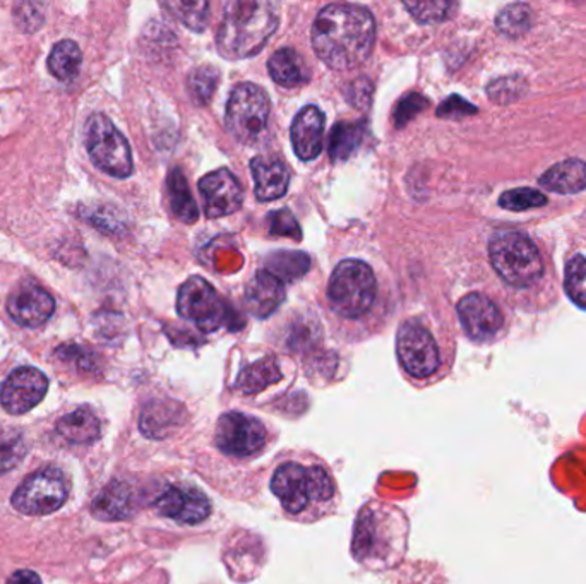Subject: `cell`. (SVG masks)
<instances>
[{
  "label": "cell",
  "instance_id": "5",
  "mask_svg": "<svg viewBox=\"0 0 586 584\" xmlns=\"http://www.w3.org/2000/svg\"><path fill=\"white\" fill-rule=\"evenodd\" d=\"M376 276L369 264L358 260L342 261L331 275L328 298L343 318L366 314L376 298Z\"/></svg>",
  "mask_w": 586,
  "mask_h": 584
},
{
  "label": "cell",
  "instance_id": "7",
  "mask_svg": "<svg viewBox=\"0 0 586 584\" xmlns=\"http://www.w3.org/2000/svg\"><path fill=\"white\" fill-rule=\"evenodd\" d=\"M91 161L108 175L127 179L133 173V153L124 134L103 114H93L84 127Z\"/></svg>",
  "mask_w": 586,
  "mask_h": 584
},
{
  "label": "cell",
  "instance_id": "10",
  "mask_svg": "<svg viewBox=\"0 0 586 584\" xmlns=\"http://www.w3.org/2000/svg\"><path fill=\"white\" fill-rule=\"evenodd\" d=\"M397 353L403 369L415 379H429L441 367V353L436 340L415 321L405 322L398 331Z\"/></svg>",
  "mask_w": 586,
  "mask_h": 584
},
{
  "label": "cell",
  "instance_id": "37",
  "mask_svg": "<svg viewBox=\"0 0 586 584\" xmlns=\"http://www.w3.org/2000/svg\"><path fill=\"white\" fill-rule=\"evenodd\" d=\"M429 105V102L422 96V94L410 93L406 94L402 102L398 103L397 112H394V121L397 126H406L415 115L421 114L425 106Z\"/></svg>",
  "mask_w": 586,
  "mask_h": 584
},
{
  "label": "cell",
  "instance_id": "38",
  "mask_svg": "<svg viewBox=\"0 0 586 584\" xmlns=\"http://www.w3.org/2000/svg\"><path fill=\"white\" fill-rule=\"evenodd\" d=\"M370 99H372V84L367 78L355 79L354 83L346 88V100L357 108H367Z\"/></svg>",
  "mask_w": 586,
  "mask_h": 584
},
{
  "label": "cell",
  "instance_id": "6",
  "mask_svg": "<svg viewBox=\"0 0 586 584\" xmlns=\"http://www.w3.org/2000/svg\"><path fill=\"white\" fill-rule=\"evenodd\" d=\"M272 102L263 88L239 84L227 103L225 124L233 138L242 145L256 146L266 138Z\"/></svg>",
  "mask_w": 586,
  "mask_h": 584
},
{
  "label": "cell",
  "instance_id": "30",
  "mask_svg": "<svg viewBox=\"0 0 586 584\" xmlns=\"http://www.w3.org/2000/svg\"><path fill=\"white\" fill-rule=\"evenodd\" d=\"M311 261L303 252H275L268 257V271L281 282L296 279L308 273Z\"/></svg>",
  "mask_w": 586,
  "mask_h": 584
},
{
  "label": "cell",
  "instance_id": "13",
  "mask_svg": "<svg viewBox=\"0 0 586 584\" xmlns=\"http://www.w3.org/2000/svg\"><path fill=\"white\" fill-rule=\"evenodd\" d=\"M205 213L209 220L233 215L244 203V188L230 170L220 169L199 181Z\"/></svg>",
  "mask_w": 586,
  "mask_h": 584
},
{
  "label": "cell",
  "instance_id": "39",
  "mask_svg": "<svg viewBox=\"0 0 586 584\" xmlns=\"http://www.w3.org/2000/svg\"><path fill=\"white\" fill-rule=\"evenodd\" d=\"M273 216L278 218V220L269 218V220H272V233H275V236H288L300 239L299 225L296 224V220H294V216H290V213L276 211L273 213Z\"/></svg>",
  "mask_w": 586,
  "mask_h": 584
},
{
  "label": "cell",
  "instance_id": "26",
  "mask_svg": "<svg viewBox=\"0 0 586 584\" xmlns=\"http://www.w3.org/2000/svg\"><path fill=\"white\" fill-rule=\"evenodd\" d=\"M169 197L170 208L173 215L184 224L193 225L199 218L196 201L191 194L189 184L185 181L184 173L179 169H173L169 173Z\"/></svg>",
  "mask_w": 586,
  "mask_h": 584
},
{
  "label": "cell",
  "instance_id": "31",
  "mask_svg": "<svg viewBox=\"0 0 586 584\" xmlns=\"http://www.w3.org/2000/svg\"><path fill=\"white\" fill-rule=\"evenodd\" d=\"M163 8L193 32H205L208 24V2H163Z\"/></svg>",
  "mask_w": 586,
  "mask_h": 584
},
{
  "label": "cell",
  "instance_id": "36",
  "mask_svg": "<svg viewBox=\"0 0 586 584\" xmlns=\"http://www.w3.org/2000/svg\"><path fill=\"white\" fill-rule=\"evenodd\" d=\"M548 203V197L533 188H513L501 196L499 205L509 211H527L531 208H540Z\"/></svg>",
  "mask_w": 586,
  "mask_h": 584
},
{
  "label": "cell",
  "instance_id": "17",
  "mask_svg": "<svg viewBox=\"0 0 586 584\" xmlns=\"http://www.w3.org/2000/svg\"><path fill=\"white\" fill-rule=\"evenodd\" d=\"M324 124L326 117L318 106L309 105L297 114L291 124V145L297 157L303 161H311L321 154L323 149Z\"/></svg>",
  "mask_w": 586,
  "mask_h": 584
},
{
  "label": "cell",
  "instance_id": "11",
  "mask_svg": "<svg viewBox=\"0 0 586 584\" xmlns=\"http://www.w3.org/2000/svg\"><path fill=\"white\" fill-rule=\"evenodd\" d=\"M218 449L232 458H249L263 451L268 440L266 425L256 416L229 412L220 416L215 434Z\"/></svg>",
  "mask_w": 586,
  "mask_h": 584
},
{
  "label": "cell",
  "instance_id": "2",
  "mask_svg": "<svg viewBox=\"0 0 586 584\" xmlns=\"http://www.w3.org/2000/svg\"><path fill=\"white\" fill-rule=\"evenodd\" d=\"M278 24V11L272 2L230 0L217 33L218 51L227 60L254 57L268 44Z\"/></svg>",
  "mask_w": 586,
  "mask_h": 584
},
{
  "label": "cell",
  "instance_id": "27",
  "mask_svg": "<svg viewBox=\"0 0 586 584\" xmlns=\"http://www.w3.org/2000/svg\"><path fill=\"white\" fill-rule=\"evenodd\" d=\"M279 379H281V373H279L278 364L273 358H263L249 365L239 374L237 388L245 394H257L278 382Z\"/></svg>",
  "mask_w": 586,
  "mask_h": 584
},
{
  "label": "cell",
  "instance_id": "32",
  "mask_svg": "<svg viewBox=\"0 0 586 584\" xmlns=\"http://www.w3.org/2000/svg\"><path fill=\"white\" fill-rule=\"evenodd\" d=\"M220 72L215 67H197L191 72L187 79L191 96L197 105H206L211 100L212 93L217 91Z\"/></svg>",
  "mask_w": 586,
  "mask_h": 584
},
{
  "label": "cell",
  "instance_id": "9",
  "mask_svg": "<svg viewBox=\"0 0 586 584\" xmlns=\"http://www.w3.org/2000/svg\"><path fill=\"white\" fill-rule=\"evenodd\" d=\"M69 483L57 468H44L24 480L12 494V507L28 516L56 513L68 501Z\"/></svg>",
  "mask_w": 586,
  "mask_h": 584
},
{
  "label": "cell",
  "instance_id": "15",
  "mask_svg": "<svg viewBox=\"0 0 586 584\" xmlns=\"http://www.w3.org/2000/svg\"><path fill=\"white\" fill-rule=\"evenodd\" d=\"M461 325L475 342H489L503 328L499 309L481 294H470L458 304Z\"/></svg>",
  "mask_w": 586,
  "mask_h": 584
},
{
  "label": "cell",
  "instance_id": "34",
  "mask_svg": "<svg viewBox=\"0 0 586 584\" xmlns=\"http://www.w3.org/2000/svg\"><path fill=\"white\" fill-rule=\"evenodd\" d=\"M410 14L415 21L422 24L441 23V21L448 20L451 16L452 9L457 5L451 2H410L406 0L405 4Z\"/></svg>",
  "mask_w": 586,
  "mask_h": 584
},
{
  "label": "cell",
  "instance_id": "18",
  "mask_svg": "<svg viewBox=\"0 0 586 584\" xmlns=\"http://www.w3.org/2000/svg\"><path fill=\"white\" fill-rule=\"evenodd\" d=\"M285 300V285L268 270L260 271L245 288V306L252 316L269 318Z\"/></svg>",
  "mask_w": 586,
  "mask_h": 584
},
{
  "label": "cell",
  "instance_id": "1",
  "mask_svg": "<svg viewBox=\"0 0 586 584\" xmlns=\"http://www.w3.org/2000/svg\"><path fill=\"white\" fill-rule=\"evenodd\" d=\"M375 42L376 21L364 5H326L312 24L315 56L336 71L354 69L366 62Z\"/></svg>",
  "mask_w": 586,
  "mask_h": 584
},
{
  "label": "cell",
  "instance_id": "28",
  "mask_svg": "<svg viewBox=\"0 0 586 584\" xmlns=\"http://www.w3.org/2000/svg\"><path fill=\"white\" fill-rule=\"evenodd\" d=\"M81 62H83L81 48L72 39H62L51 48L47 66L50 75L56 76L59 81H71L78 76Z\"/></svg>",
  "mask_w": 586,
  "mask_h": 584
},
{
  "label": "cell",
  "instance_id": "22",
  "mask_svg": "<svg viewBox=\"0 0 586 584\" xmlns=\"http://www.w3.org/2000/svg\"><path fill=\"white\" fill-rule=\"evenodd\" d=\"M57 432L71 444H93L99 440L102 424L93 410L83 406L69 415L62 416L57 424Z\"/></svg>",
  "mask_w": 586,
  "mask_h": 584
},
{
  "label": "cell",
  "instance_id": "33",
  "mask_svg": "<svg viewBox=\"0 0 586 584\" xmlns=\"http://www.w3.org/2000/svg\"><path fill=\"white\" fill-rule=\"evenodd\" d=\"M497 28L508 36L524 35L530 28V9L524 4L508 5L497 16Z\"/></svg>",
  "mask_w": 586,
  "mask_h": 584
},
{
  "label": "cell",
  "instance_id": "20",
  "mask_svg": "<svg viewBox=\"0 0 586 584\" xmlns=\"http://www.w3.org/2000/svg\"><path fill=\"white\" fill-rule=\"evenodd\" d=\"M136 499L126 483L114 482L106 485L93 501V516L102 522H120L135 513Z\"/></svg>",
  "mask_w": 586,
  "mask_h": 584
},
{
  "label": "cell",
  "instance_id": "29",
  "mask_svg": "<svg viewBox=\"0 0 586 584\" xmlns=\"http://www.w3.org/2000/svg\"><path fill=\"white\" fill-rule=\"evenodd\" d=\"M26 455V440L18 428L0 425V474L14 470Z\"/></svg>",
  "mask_w": 586,
  "mask_h": 584
},
{
  "label": "cell",
  "instance_id": "19",
  "mask_svg": "<svg viewBox=\"0 0 586 584\" xmlns=\"http://www.w3.org/2000/svg\"><path fill=\"white\" fill-rule=\"evenodd\" d=\"M254 193L260 201H276L287 194L290 172L284 161L273 157H256L251 161Z\"/></svg>",
  "mask_w": 586,
  "mask_h": 584
},
{
  "label": "cell",
  "instance_id": "3",
  "mask_svg": "<svg viewBox=\"0 0 586 584\" xmlns=\"http://www.w3.org/2000/svg\"><path fill=\"white\" fill-rule=\"evenodd\" d=\"M272 491L285 513L299 518L302 514L321 513L335 497L336 489L323 467L285 461L273 473Z\"/></svg>",
  "mask_w": 586,
  "mask_h": 584
},
{
  "label": "cell",
  "instance_id": "25",
  "mask_svg": "<svg viewBox=\"0 0 586 584\" xmlns=\"http://www.w3.org/2000/svg\"><path fill=\"white\" fill-rule=\"evenodd\" d=\"M366 122H338L331 130L330 154L333 161L348 160L363 145Z\"/></svg>",
  "mask_w": 586,
  "mask_h": 584
},
{
  "label": "cell",
  "instance_id": "12",
  "mask_svg": "<svg viewBox=\"0 0 586 584\" xmlns=\"http://www.w3.org/2000/svg\"><path fill=\"white\" fill-rule=\"evenodd\" d=\"M48 391V379L35 367L14 370L0 388V403L11 415H23L35 409Z\"/></svg>",
  "mask_w": 586,
  "mask_h": 584
},
{
  "label": "cell",
  "instance_id": "35",
  "mask_svg": "<svg viewBox=\"0 0 586 584\" xmlns=\"http://www.w3.org/2000/svg\"><path fill=\"white\" fill-rule=\"evenodd\" d=\"M567 295H570L579 307H586V260L582 255H576L566 266Z\"/></svg>",
  "mask_w": 586,
  "mask_h": 584
},
{
  "label": "cell",
  "instance_id": "21",
  "mask_svg": "<svg viewBox=\"0 0 586 584\" xmlns=\"http://www.w3.org/2000/svg\"><path fill=\"white\" fill-rule=\"evenodd\" d=\"M185 410L179 403H170V401H153V403L146 404V409L141 413V427L145 436L151 439H162L170 434V431L179 427L184 422Z\"/></svg>",
  "mask_w": 586,
  "mask_h": 584
},
{
  "label": "cell",
  "instance_id": "8",
  "mask_svg": "<svg viewBox=\"0 0 586 584\" xmlns=\"http://www.w3.org/2000/svg\"><path fill=\"white\" fill-rule=\"evenodd\" d=\"M179 314L193 322L199 330L211 333L229 325L233 318L232 309L225 302L206 279L193 276L182 285L177 298Z\"/></svg>",
  "mask_w": 586,
  "mask_h": 584
},
{
  "label": "cell",
  "instance_id": "14",
  "mask_svg": "<svg viewBox=\"0 0 586 584\" xmlns=\"http://www.w3.org/2000/svg\"><path fill=\"white\" fill-rule=\"evenodd\" d=\"M154 509L163 518L182 525H199L209 518L211 504L202 491L193 486H170L154 501Z\"/></svg>",
  "mask_w": 586,
  "mask_h": 584
},
{
  "label": "cell",
  "instance_id": "23",
  "mask_svg": "<svg viewBox=\"0 0 586 584\" xmlns=\"http://www.w3.org/2000/svg\"><path fill=\"white\" fill-rule=\"evenodd\" d=\"M540 184L552 193H579L586 187V163L582 160L561 161L543 173Z\"/></svg>",
  "mask_w": 586,
  "mask_h": 584
},
{
  "label": "cell",
  "instance_id": "16",
  "mask_svg": "<svg viewBox=\"0 0 586 584\" xmlns=\"http://www.w3.org/2000/svg\"><path fill=\"white\" fill-rule=\"evenodd\" d=\"M56 310V300L36 285H23L12 291L8 300V312L12 321L23 328H38L45 324Z\"/></svg>",
  "mask_w": 586,
  "mask_h": 584
},
{
  "label": "cell",
  "instance_id": "41",
  "mask_svg": "<svg viewBox=\"0 0 586 584\" xmlns=\"http://www.w3.org/2000/svg\"><path fill=\"white\" fill-rule=\"evenodd\" d=\"M5 584H42L38 574L33 573L30 569H21L9 577Z\"/></svg>",
  "mask_w": 586,
  "mask_h": 584
},
{
  "label": "cell",
  "instance_id": "24",
  "mask_svg": "<svg viewBox=\"0 0 586 584\" xmlns=\"http://www.w3.org/2000/svg\"><path fill=\"white\" fill-rule=\"evenodd\" d=\"M269 76L279 87L297 88L308 81V67L294 48H279L268 62Z\"/></svg>",
  "mask_w": 586,
  "mask_h": 584
},
{
  "label": "cell",
  "instance_id": "4",
  "mask_svg": "<svg viewBox=\"0 0 586 584\" xmlns=\"http://www.w3.org/2000/svg\"><path fill=\"white\" fill-rule=\"evenodd\" d=\"M489 254L494 270L513 287H530L542 276L543 263L539 249L524 233H496L489 245Z\"/></svg>",
  "mask_w": 586,
  "mask_h": 584
},
{
  "label": "cell",
  "instance_id": "40",
  "mask_svg": "<svg viewBox=\"0 0 586 584\" xmlns=\"http://www.w3.org/2000/svg\"><path fill=\"white\" fill-rule=\"evenodd\" d=\"M475 106L470 105L469 102H464L463 99H460V96L455 94V96L446 100V102L439 106L437 115H439V117H463V115H472L475 114Z\"/></svg>",
  "mask_w": 586,
  "mask_h": 584
}]
</instances>
